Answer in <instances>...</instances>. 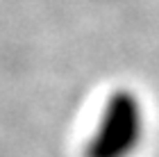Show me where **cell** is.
I'll return each mask as SVG.
<instances>
[{
  "label": "cell",
  "instance_id": "1",
  "mask_svg": "<svg viewBox=\"0 0 159 157\" xmlns=\"http://www.w3.org/2000/svg\"><path fill=\"white\" fill-rule=\"evenodd\" d=\"M146 132L148 114L141 96L129 89H116L98 114L84 157H134L146 141Z\"/></svg>",
  "mask_w": 159,
  "mask_h": 157
}]
</instances>
